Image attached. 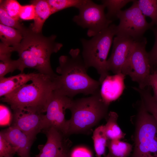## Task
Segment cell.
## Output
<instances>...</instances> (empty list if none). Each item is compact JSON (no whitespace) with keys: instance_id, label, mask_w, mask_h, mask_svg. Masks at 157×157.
Returning a JSON list of instances; mask_svg holds the SVG:
<instances>
[{"instance_id":"obj_26","label":"cell","mask_w":157,"mask_h":157,"mask_svg":"<svg viewBox=\"0 0 157 157\" xmlns=\"http://www.w3.org/2000/svg\"><path fill=\"white\" fill-rule=\"evenodd\" d=\"M0 1V5L3 6L8 15L14 19L19 20V13L22 5L16 0Z\"/></svg>"},{"instance_id":"obj_11","label":"cell","mask_w":157,"mask_h":157,"mask_svg":"<svg viewBox=\"0 0 157 157\" xmlns=\"http://www.w3.org/2000/svg\"><path fill=\"white\" fill-rule=\"evenodd\" d=\"M136 40L131 38L116 35L113 41L111 54L107 60L108 71L115 74L122 73L135 45Z\"/></svg>"},{"instance_id":"obj_32","label":"cell","mask_w":157,"mask_h":157,"mask_svg":"<svg viewBox=\"0 0 157 157\" xmlns=\"http://www.w3.org/2000/svg\"><path fill=\"white\" fill-rule=\"evenodd\" d=\"M69 157H92L91 151L83 146H79L73 149L69 153Z\"/></svg>"},{"instance_id":"obj_29","label":"cell","mask_w":157,"mask_h":157,"mask_svg":"<svg viewBox=\"0 0 157 157\" xmlns=\"http://www.w3.org/2000/svg\"><path fill=\"white\" fill-rule=\"evenodd\" d=\"M17 149L13 146L0 133V157L14 155L17 153Z\"/></svg>"},{"instance_id":"obj_5","label":"cell","mask_w":157,"mask_h":157,"mask_svg":"<svg viewBox=\"0 0 157 157\" xmlns=\"http://www.w3.org/2000/svg\"><path fill=\"white\" fill-rule=\"evenodd\" d=\"M117 25L111 24L90 40H81L83 46L82 57L88 69L94 68L100 75L101 85L109 75L107 58L116 33Z\"/></svg>"},{"instance_id":"obj_20","label":"cell","mask_w":157,"mask_h":157,"mask_svg":"<svg viewBox=\"0 0 157 157\" xmlns=\"http://www.w3.org/2000/svg\"><path fill=\"white\" fill-rule=\"evenodd\" d=\"M92 138L97 157L105 156L106 148L110 140L106 134L104 125L99 126L95 129L93 132Z\"/></svg>"},{"instance_id":"obj_10","label":"cell","mask_w":157,"mask_h":157,"mask_svg":"<svg viewBox=\"0 0 157 157\" xmlns=\"http://www.w3.org/2000/svg\"><path fill=\"white\" fill-rule=\"evenodd\" d=\"M73 98L54 90L47 106L44 115V130L53 127L68 136L67 120L65 118V111L69 109Z\"/></svg>"},{"instance_id":"obj_13","label":"cell","mask_w":157,"mask_h":157,"mask_svg":"<svg viewBox=\"0 0 157 157\" xmlns=\"http://www.w3.org/2000/svg\"><path fill=\"white\" fill-rule=\"evenodd\" d=\"M46 135L45 144L38 146L40 152L35 157H61L65 150L69 146L67 136L53 127L42 131Z\"/></svg>"},{"instance_id":"obj_19","label":"cell","mask_w":157,"mask_h":157,"mask_svg":"<svg viewBox=\"0 0 157 157\" xmlns=\"http://www.w3.org/2000/svg\"><path fill=\"white\" fill-rule=\"evenodd\" d=\"M118 115L114 111L108 113L107 122L104 125L106 134L109 140H120L124 138L125 134L119 127L117 120Z\"/></svg>"},{"instance_id":"obj_15","label":"cell","mask_w":157,"mask_h":157,"mask_svg":"<svg viewBox=\"0 0 157 157\" xmlns=\"http://www.w3.org/2000/svg\"><path fill=\"white\" fill-rule=\"evenodd\" d=\"M125 75L122 73L108 76L101 85L100 92L104 101L109 105L120 96L124 88Z\"/></svg>"},{"instance_id":"obj_37","label":"cell","mask_w":157,"mask_h":157,"mask_svg":"<svg viewBox=\"0 0 157 157\" xmlns=\"http://www.w3.org/2000/svg\"><path fill=\"white\" fill-rule=\"evenodd\" d=\"M13 155H9V156H7L4 157H13Z\"/></svg>"},{"instance_id":"obj_4","label":"cell","mask_w":157,"mask_h":157,"mask_svg":"<svg viewBox=\"0 0 157 157\" xmlns=\"http://www.w3.org/2000/svg\"><path fill=\"white\" fill-rule=\"evenodd\" d=\"M109 105L103 99L100 90L89 97L73 99L69 109L71 115L67 120L68 136L90 132L107 118Z\"/></svg>"},{"instance_id":"obj_22","label":"cell","mask_w":157,"mask_h":157,"mask_svg":"<svg viewBox=\"0 0 157 157\" xmlns=\"http://www.w3.org/2000/svg\"><path fill=\"white\" fill-rule=\"evenodd\" d=\"M149 88V86L147 89L135 87L133 88L139 93L146 109L153 116L157 123V102L151 94Z\"/></svg>"},{"instance_id":"obj_34","label":"cell","mask_w":157,"mask_h":157,"mask_svg":"<svg viewBox=\"0 0 157 157\" xmlns=\"http://www.w3.org/2000/svg\"><path fill=\"white\" fill-rule=\"evenodd\" d=\"M10 117V113L8 109L5 106L0 105V123L1 125L5 122V120H9Z\"/></svg>"},{"instance_id":"obj_30","label":"cell","mask_w":157,"mask_h":157,"mask_svg":"<svg viewBox=\"0 0 157 157\" xmlns=\"http://www.w3.org/2000/svg\"><path fill=\"white\" fill-rule=\"evenodd\" d=\"M35 17V9L33 4L22 5L19 14L20 19L23 20H34Z\"/></svg>"},{"instance_id":"obj_6","label":"cell","mask_w":157,"mask_h":157,"mask_svg":"<svg viewBox=\"0 0 157 157\" xmlns=\"http://www.w3.org/2000/svg\"><path fill=\"white\" fill-rule=\"evenodd\" d=\"M135 125L134 146L131 157H157V123L142 101Z\"/></svg>"},{"instance_id":"obj_7","label":"cell","mask_w":157,"mask_h":157,"mask_svg":"<svg viewBox=\"0 0 157 157\" xmlns=\"http://www.w3.org/2000/svg\"><path fill=\"white\" fill-rule=\"evenodd\" d=\"M146 38L143 37L136 40L129 58L123 67L122 73L128 75L137 82L138 88L143 89L149 86L151 66L148 52L146 50Z\"/></svg>"},{"instance_id":"obj_8","label":"cell","mask_w":157,"mask_h":157,"mask_svg":"<svg viewBox=\"0 0 157 157\" xmlns=\"http://www.w3.org/2000/svg\"><path fill=\"white\" fill-rule=\"evenodd\" d=\"M133 2L130 7L121 10L117 14L119 23L117 25L116 35L129 37L138 40L142 38L144 33L154 25L147 22L138 7L137 0Z\"/></svg>"},{"instance_id":"obj_38","label":"cell","mask_w":157,"mask_h":157,"mask_svg":"<svg viewBox=\"0 0 157 157\" xmlns=\"http://www.w3.org/2000/svg\"><path fill=\"white\" fill-rule=\"evenodd\" d=\"M156 72L154 73H156V74H157V67H156Z\"/></svg>"},{"instance_id":"obj_24","label":"cell","mask_w":157,"mask_h":157,"mask_svg":"<svg viewBox=\"0 0 157 157\" xmlns=\"http://www.w3.org/2000/svg\"><path fill=\"white\" fill-rule=\"evenodd\" d=\"M137 3L142 14L150 17L151 22L157 27V0H139Z\"/></svg>"},{"instance_id":"obj_14","label":"cell","mask_w":157,"mask_h":157,"mask_svg":"<svg viewBox=\"0 0 157 157\" xmlns=\"http://www.w3.org/2000/svg\"><path fill=\"white\" fill-rule=\"evenodd\" d=\"M0 132L13 146L17 148V154L19 156L30 157V149L34 140L13 125Z\"/></svg>"},{"instance_id":"obj_25","label":"cell","mask_w":157,"mask_h":157,"mask_svg":"<svg viewBox=\"0 0 157 157\" xmlns=\"http://www.w3.org/2000/svg\"><path fill=\"white\" fill-rule=\"evenodd\" d=\"M85 0H47L52 14L71 7L78 9Z\"/></svg>"},{"instance_id":"obj_9","label":"cell","mask_w":157,"mask_h":157,"mask_svg":"<svg viewBox=\"0 0 157 157\" xmlns=\"http://www.w3.org/2000/svg\"><path fill=\"white\" fill-rule=\"evenodd\" d=\"M105 8L102 4L85 0L78 9V14L74 17L73 20L78 26L87 28L88 36L93 37L112 24V22L106 17Z\"/></svg>"},{"instance_id":"obj_33","label":"cell","mask_w":157,"mask_h":157,"mask_svg":"<svg viewBox=\"0 0 157 157\" xmlns=\"http://www.w3.org/2000/svg\"><path fill=\"white\" fill-rule=\"evenodd\" d=\"M149 86L153 89L154 99L157 102V74L156 73L151 74L149 79Z\"/></svg>"},{"instance_id":"obj_2","label":"cell","mask_w":157,"mask_h":157,"mask_svg":"<svg viewBox=\"0 0 157 157\" xmlns=\"http://www.w3.org/2000/svg\"><path fill=\"white\" fill-rule=\"evenodd\" d=\"M79 49H72L69 56L62 55L59 59L57 75L53 79L55 90L73 98L82 94L92 95L100 90L101 84L99 81L91 77L87 73V69Z\"/></svg>"},{"instance_id":"obj_35","label":"cell","mask_w":157,"mask_h":157,"mask_svg":"<svg viewBox=\"0 0 157 157\" xmlns=\"http://www.w3.org/2000/svg\"><path fill=\"white\" fill-rule=\"evenodd\" d=\"M69 147L65 150L61 157H69Z\"/></svg>"},{"instance_id":"obj_21","label":"cell","mask_w":157,"mask_h":157,"mask_svg":"<svg viewBox=\"0 0 157 157\" xmlns=\"http://www.w3.org/2000/svg\"><path fill=\"white\" fill-rule=\"evenodd\" d=\"M107 147L113 157H128L132 149L131 144L120 140H110Z\"/></svg>"},{"instance_id":"obj_16","label":"cell","mask_w":157,"mask_h":157,"mask_svg":"<svg viewBox=\"0 0 157 157\" xmlns=\"http://www.w3.org/2000/svg\"><path fill=\"white\" fill-rule=\"evenodd\" d=\"M38 73L20 74L8 77L0 78V96L2 97L31 81Z\"/></svg>"},{"instance_id":"obj_1","label":"cell","mask_w":157,"mask_h":157,"mask_svg":"<svg viewBox=\"0 0 157 157\" xmlns=\"http://www.w3.org/2000/svg\"><path fill=\"white\" fill-rule=\"evenodd\" d=\"M22 32L23 38L19 44L12 47L13 52L18 53L19 70L23 73L26 68L35 69L54 78L57 74L51 68L50 57L53 53L59 51L63 44L56 41V35L45 36L42 33L33 31L31 26Z\"/></svg>"},{"instance_id":"obj_27","label":"cell","mask_w":157,"mask_h":157,"mask_svg":"<svg viewBox=\"0 0 157 157\" xmlns=\"http://www.w3.org/2000/svg\"><path fill=\"white\" fill-rule=\"evenodd\" d=\"M0 23L3 25L23 31L26 27L21 24L19 20L9 16L3 6L0 5Z\"/></svg>"},{"instance_id":"obj_28","label":"cell","mask_w":157,"mask_h":157,"mask_svg":"<svg viewBox=\"0 0 157 157\" xmlns=\"http://www.w3.org/2000/svg\"><path fill=\"white\" fill-rule=\"evenodd\" d=\"M19 65L17 60H13L11 58L6 59L0 62V78L4 77L9 73L19 69Z\"/></svg>"},{"instance_id":"obj_23","label":"cell","mask_w":157,"mask_h":157,"mask_svg":"<svg viewBox=\"0 0 157 157\" xmlns=\"http://www.w3.org/2000/svg\"><path fill=\"white\" fill-rule=\"evenodd\" d=\"M133 0H104L102 4L107 9L106 16L107 19L112 21L117 19V15L121 9L128 3L133 2Z\"/></svg>"},{"instance_id":"obj_17","label":"cell","mask_w":157,"mask_h":157,"mask_svg":"<svg viewBox=\"0 0 157 157\" xmlns=\"http://www.w3.org/2000/svg\"><path fill=\"white\" fill-rule=\"evenodd\" d=\"M31 4L35 7V17L34 23L31 26L32 30L37 33H42L44 24L52 14L47 0H33Z\"/></svg>"},{"instance_id":"obj_18","label":"cell","mask_w":157,"mask_h":157,"mask_svg":"<svg viewBox=\"0 0 157 157\" xmlns=\"http://www.w3.org/2000/svg\"><path fill=\"white\" fill-rule=\"evenodd\" d=\"M23 38L21 31L0 24V39L4 44L15 47L19 44Z\"/></svg>"},{"instance_id":"obj_3","label":"cell","mask_w":157,"mask_h":157,"mask_svg":"<svg viewBox=\"0 0 157 157\" xmlns=\"http://www.w3.org/2000/svg\"><path fill=\"white\" fill-rule=\"evenodd\" d=\"M53 79L38 73L29 84H26L1 99L13 110H26L44 113L53 91Z\"/></svg>"},{"instance_id":"obj_31","label":"cell","mask_w":157,"mask_h":157,"mask_svg":"<svg viewBox=\"0 0 157 157\" xmlns=\"http://www.w3.org/2000/svg\"><path fill=\"white\" fill-rule=\"evenodd\" d=\"M152 29L155 37V42L151 50L148 52L151 67L157 66V27Z\"/></svg>"},{"instance_id":"obj_36","label":"cell","mask_w":157,"mask_h":157,"mask_svg":"<svg viewBox=\"0 0 157 157\" xmlns=\"http://www.w3.org/2000/svg\"><path fill=\"white\" fill-rule=\"evenodd\" d=\"M105 157H113L111 156L109 153H108L107 155L105 156Z\"/></svg>"},{"instance_id":"obj_12","label":"cell","mask_w":157,"mask_h":157,"mask_svg":"<svg viewBox=\"0 0 157 157\" xmlns=\"http://www.w3.org/2000/svg\"><path fill=\"white\" fill-rule=\"evenodd\" d=\"M13 126L34 140L44 128V114L26 110H13Z\"/></svg>"}]
</instances>
